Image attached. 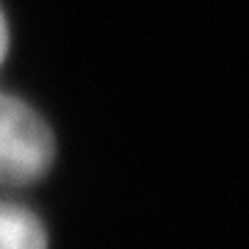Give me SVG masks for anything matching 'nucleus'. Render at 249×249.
Wrapping results in <instances>:
<instances>
[{
	"label": "nucleus",
	"mask_w": 249,
	"mask_h": 249,
	"mask_svg": "<svg viewBox=\"0 0 249 249\" xmlns=\"http://www.w3.org/2000/svg\"><path fill=\"white\" fill-rule=\"evenodd\" d=\"M55 142L45 119L22 100L0 91V183H34L50 169Z\"/></svg>",
	"instance_id": "nucleus-1"
},
{
	"label": "nucleus",
	"mask_w": 249,
	"mask_h": 249,
	"mask_svg": "<svg viewBox=\"0 0 249 249\" xmlns=\"http://www.w3.org/2000/svg\"><path fill=\"white\" fill-rule=\"evenodd\" d=\"M9 53V25H6V17H3V11H0V64Z\"/></svg>",
	"instance_id": "nucleus-3"
},
{
	"label": "nucleus",
	"mask_w": 249,
	"mask_h": 249,
	"mask_svg": "<svg viewBox=\"0 0 249 249\" xmlns=\"http://www.w3.org/2000/svg\"><path fill=\"white\" fill-rule=\"evenodd\" d=\"M0 249H47V232L28 208L0 202Z\"/></svg>",
	"instance_id": "nucleus-2"
}]
</instances>
